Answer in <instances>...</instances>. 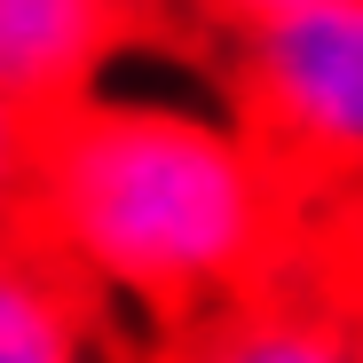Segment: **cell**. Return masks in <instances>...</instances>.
Listing matches in <instances>:
<instances>
[{"instance_id": "1", "label": "cell", "mask_w": 363, "mask_h": 363, "mask_svg": "<svg viewBox=\"0 0 363 363\" xmlns=\"http://www.w3.org/2000/svg\"><path fill=\"white\" fill-rule=\"evenodd\" d=\"M24 229L103 308L166 340L300 277L308 198L229 111L103 87L40 135Z\"/></svg>"}, {"instance_id": "2", "label": "cell", "mask_w": 363, "mask_h": 363, "mask_svg": "<svg viewBox=\"0 0 363 363\" xmlns=\"http://www.w3.org/2000/svg\"><path fill=\"white\" fill-rule=\"evenodd\" d=\"M221 111L308 206L363 190V0H308L221 55Z\"/></svg>"}, {"instance_id": "3", "label": "cell", "mask_w": 363, "mask_h": 363, "mask_svg": "<svg viewBox=\"0 0 363 363\" xmlns=\"http://www.w3.org/2000/svg\"><path fill=\"white\" fill-rule=\"evenodd\" d=\"M118 0H0V95H16L40 127L103 95V72L135 48Z\"/></svg>"}, {"instance_id": "4", "label": "cell", "mask_w": 363, "mask_h": 363, "mask_svg": "<svg viewBox=\"0 0 363 363\" xmlns=\"http://www.w3.org/2000/svg\"><path fill=\"white\" fill-rule=\"evenodd\" d=\"M143 363H363V324L324 284L284 277L221 316H198V324L150 340Z\"/></svg>"}, {"instance_id": "5", "label": "cell", "mask_w": 363, "mask_h": 363, "mask_svg": "<svg viewBox=\"0 0 363 363\" xmlns=\"http://www.w3.org/2000/svg\"><path fill=\"white\" fill-rule=\"evenodd\" d=\"M111 308L32 229L0 237V363H111Z\"/></svg>"}, {"instance_id": "6", "label": "cell", "mask_w": 363, "mask_h": 363, "mask_svg": "<svg viewBox=\"0 0 363 363\" xmlns=\"http://www.w3.org/2000/svg\"><path fill=\"white\" fill-rule=\"evenodd\" d=\"M300 277L324 284L332 300L363 308V190L308 206V253H300Z\"/></svg>"}, {"instance_id": "7", "label": "cell", "mask_w": 363, "mask_h": 363, "mask_svg": "<svg viewBox=\"0 0 363 363\" xmlns=\"http://www.w3.org/2000/svg\"><path fill=\"white\" fill-rule=\"evenodd\" d=\"M40 118L16 103V95H0V237H16L24 213H32V174H40Z\"/></svg>"}, {"instance_id": "8", "label": "cell", "mask_w": 363, "mask_h": 363, "mask_svg": "<svg viewBox=\"0 0 363 363\" xmlns=\"http://www.w3.org/2000/svg\"><path fill=\"white\" fill-rule=\"evenodd\" d=\"M190 16H206L221 40H237V32H261V24H277V16H292V9H308V0H182Z\"/></svg>"}, {"instance_id": "9", "label": "cell", "mask_w": 363, "mask_h": 363, "mask_svg": "<svg viewBox=\"0 0 363 363\" xmlns=\"http://www.w3.org/2000/svg\"><path fill=\"white\" fill-rule=\"evenodd\" d=\"M118 9H127L135 24H150V16H166V9H182V0H118Z\"/></svg>"}, {"instance_id": "10", "label": "cell", "mask_w": 363, "mask_h": 363, "mask_svg": "<svg viewBox=\"0 0 363 363\" xmlns=\"http://www.w3.org/2000/svg\"><path fill=\"white\" fill-rule=\"evenodd\" d=\"M355 324H363V308H355Z\"/></svg>"}]
</instances>
